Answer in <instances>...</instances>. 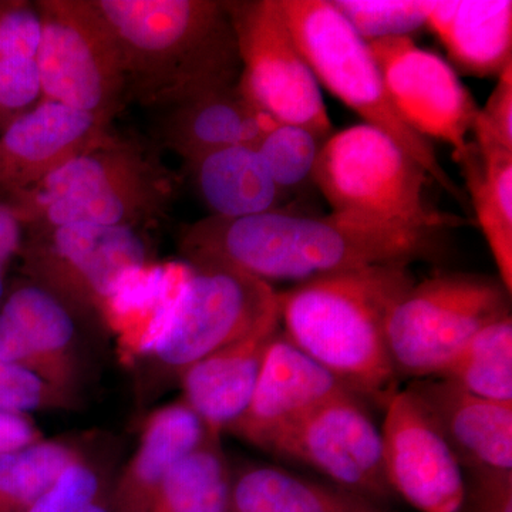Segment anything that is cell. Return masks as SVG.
Instances as JSON below:
<instances>
[{"mask_svg": "<svg viewBox=\"0 0 512 512\" xmlns=\"http://www.w3.org/2000/svg\"><path fill=\"white\" fill-rule=\"evenodd\" d=\"M211 434L183 400L148 413L136 450L117 473L113 512H150L173 468Z\"/></svg>", "mask_w": 512, "mask_h": 512, "instance_id": "obj_20", "label": "cell"}, {"mask_svg": "<svg viewBox=\"0 0 512 512\" xmlns=\"http://www.w3.org/2000/svg\"><path fill=\"white\" fill-rule=\"evenodd\" d=\"M410 265L366 266L279 292L282 333L366 403L396 392L387 322L416 279Z\"/></svg>", "mask_w": 512, "mask_h": 512, "instance_id": "obj_2", "label": "cell"}, {"mask_svg": "<svg viewBox=\"0 0 512 512\" xmlns=\"http://www.w3.org/2000/svg\"><path fill=\"white\" fill-rule=\"evenodd\" d=\"M83 439H43L0 456V512H29L76 460Z\"/></svg>", "mask_w": 512, "mask_h": 512, "instance_id": "obj_29", "label": "cell"}, {"mask_svg": "<svg viewBox=\"0 0 512 512\" xmlns=\"http://www.w3.org/2000/svg\"><path fill=\"white\" fill-rule=\"evenodd\" d=\"M42 42V19L36 3L23 0L3 2L0 10V59H35Z\"/></svg>", "mask_w": 512, "mask_h": 512, "instance_id": "obj_34", "label": "cell"}, {"mask_svg": "<svg viewBox=\"0 0 512 512\" xmlns=\"http://www.w3.org/2000/svg\"><path fill=\"white\" fill-rule=\"evenodd\" d=\"M23 235L25 229L18 212L3 195H0V305L8 291L10 265L19 258Z\"/></svg>", "mask_w": 512, "mask_h": 512, "instance_id": "obj_37", "label": "cell"}, {"mask_svg": "<svg viewBox=\"0 0 512 512\" xmlns=\"http://www.w3.org/2000/svg\"><path fill=\"white\" fill-rule=\"evenodd\" d=\"M286 25L313 76L367 126L387 134L448 194L463 201L436 148L414 133L397 113L386 84L365 42L332 0H279Z\"/></svg>", "mask_w": 512, "mask_h": 512, "instance_id": "obj_6", "label": "cell"}, {"mask_svg": "<svg viewBox=\"0 0 512 512\" xmlns=\"http://www.w3.org/2000/svg\"><path fill=\"white\" fill-rule=\"evenodd\" d=\"M45 439L30 414L0 412V456Z\"/></svg>", "mask_w": 512, "mask_h": 512, "instance_id": "obj_38", "label": "cell"}, {"mask_svg": "<svg viewBox=\"0 0 512 512\" xmlns=\"http://www.w3.org/2000/svg\"><path fill=\"white\" fill-rule=\"evenodd\" d=\"M443 434L463 471H512V403L494 402L439 377L406 387Z\"/></svg>", "mask_w": 512, "mask_h": 512, "instance_id": "obj_18", "label": "cell"}, {"mask_svg": "<svg viewBox=\"0 0 512 512\" xmlns=\"http://www.w3.org/2000/svg\"><path fill=\"white\" fill-rule=\"evenodd\" d=\"M3 8V2H0V10Z\"/></svg>", "mask_w": 512, "mask_h": 512, "instance_id": "obj_39", "label": "cell"}, {"mask_svg": "<svg viewBox=\"0 0 512 512\" xmlns=\"http://www.w3.org/2000/svg\"><path fill=\"white\" fill-rule=\"evenodd\" d=\"M281 332V315L244 338L215 350L188 367L178 380L181 397L211 433H228L247 410L266 353Z\"/></svg>", "mask_w": 512, "mask_h": 512, "instance_id": "obj_19", "label": "cell"}, {"mask_svg": "<svg viewBox=\"0 0 512 512\" xmlns=\"http://www.w3.org/2000/svg\"><path fill=\"white\" fill-rule=\"evenodd\" d=\"M83 328L56 296L23 278L8 286L0 305V359L82 399Z\"/></svg>", "mask_w": 512, "mask_h": 512, "instance_id": "obj_15", "label": "cell"}, {"mask_svg": "<svg viewBox=\"0 0 512 512\" xmlns=\"http://www.w3.org/2000/svg\"><path fill=\"white\" fill-rule=\"evenodd\" d=\"M429 180L399 144L365 123L333 131L313 175L332 212L433 231L463 225V218L430 207L424 195Z\"/></svg>", "mask_w": 512, "mask_h": 512, "instance_id": "obj_7", "label": "cell"}, {"mask_svg": "<svg viewBox=\"0 0 512 512\" xmlns=\"http://www.w3.org/2000/svg\"><path fill=\"white\" fill-rule=\"evenodd\" d=\"M83 399L63 392L35 373L0 359V412H73Z\"/></svg>", "mask_w": 512, "mask_h": 512, "instance_id": "obj_32", "label": "cell"}, {"mask_svg": "<svg viewBox=\"0 0 512 512\" xmlns=\"http://www.w3.org/2000/svg\"><path fill=\"white\" fill-rule=\"evenodd\" d=\"M94 2L120 46L127 103L167 110L238 84L242 64L227 2Z\"/></svg>", "mask_w": 512, "mask_h": 512, "instance_id": "obj_3", "label": "cell"}, {"mask_svg": "<svg viewBox=\"0 0 512 512\" xmlns=\"http://www.w3.org/2000/svg\"><path fill=\"white\" fill-rule=\"evenodd\" d=\"M42 42L36 63L43 99L111 124L126 99L120 46L94 0H39Z\"/></svg>", "mask_w": 512, "mask_h": 512, "instance_id": "obj_10", "label": "cell"}, {"mask_svg": "<svg viewBox=\"0 0 512 512\" xmlns=\"http://www.w3.org/2000/svg\"><path fill=\"white\" fill-rule=\"evenodd\" d=\"M266 453L382 507L396 497L384 470L382 430L355 393L340 394L296 421Z\"/></svg>", "mask_w": 512, "mask_h": 512, "instance_id": "obj_12", "label": "cell"}, {"mask_svg": "<svg viewBox=\"0 0 512 512\" xmlns=\"http://www.w3.org/2000/svg\"><path fill=\"white\" fill-rule=\"evenodd\" d=\"M436 377L474 396L512 403L511 315L478 330Z\"/></svg>", "mask_w": 512, "mask_h": 512, "instance_id": "obj_28", "label": "cell"}, {"mask_svg": "<svg viewBox=\"0 0 512 512\" xmlns=\"http://www.w3.org/2000/svg\"><path fill=\"white\" fill-rule=\"evenodd\" d=\"M144 228L66 224L25 229L23 276L52 293L86 328H109L114 299L153 262Z\"/></svg>", "mask_w": 512, "mask_h": 512, "instance_id": "obj_8", "label": "cell"}, {"mask_svg": "<svg viewBox=\"0 0 512 512\" xmlns=\"http://www.w3.org/2000/svg\"><path fill=\"white\" fill-rule=\"evenodd\" d=\"M275 124L234 84L165 110L158 134L163 147L187 163L221 148H255Z\"/></svg>", "mask_w": 512, "mask_h": 512, "instance_id": "obj_21", "label": "cell"}, {"mask_svg": "<svg viewBox=\"0 0 512 512\" xmlns=\"http://www.w3.org/2000/svg\"><path fill=\"white\" fill-rule=\"evenodd\" d=\"M471 131L478 147L512 151V64L497 77V86L478 109Z\"/></svg>", "mask_w": 512, "mask_h": 512, "instance_id": "obj_35", "label": "cell"}, {"mask_svg": "<svg viewBox=\"0 0 512 512\" xmlns=\"http://www.w3.org/2000/svg\"><path fill=\"white\" fill-rule=\"evenodd\" d=\"M110 136L99 117L43 100L0 134V195L30 190Z\"/></svg>", "mask_w": 512, "mask_h": 512, "instance_id": "obj_17", "label": "cell"}, {"mask_svg": "<svg viewBox=\"0 0 512 512\" xmlns=\"http://www.w3.org/2000/svg\"><path fill=\"white\" fill-rule=\"evenodd\" d=\"M187 271L158 318L134 370L137 406L146 409L202 357L279 316V291L232 266L185 262Z\"/></svg>", "mask_w": 512, "mask_h": 512, "instance_id": "obj_4", "label": "cell"}, {"mask_svg": "<svg viewBox=\"0 0 512 512\" xmlns=\"http://www.w3.org/2000/svg\"><path fill=\"white\" fill-rule=\"evenodd\" d=\"M501 281L473 274H439L416 282L387 322V345L400 379L436 377L478 330L511 315Z\"/></svg>", "mask_w": 512, "mask_h": 512, "instance_id": "obj_9", "label": "cell"}, {"mask_svg": "<svg viewBox=\"0 0 512 512\" xmlns=\"http://www.w3.org/2000/svg\"><path fill=\"white\" fill-rule=\"evenodd\" d=\"M384 470L394 495L420 512H460L464 473L443 434L409 390L384 404Z\"/></svg>", "mask_w": 512, "mask_h": 512, "instance_id": "obj_14", "label": "cell"}, {"mask_svg": "<svg viewBox=\"0 0 512 512\" xmlns=\"http://www.w3.org/2000/svg\"><path fill=\"white\" fill-rule=\"evenodd\" d=\"M228 512H389L382 505L272 464H231Z\"/></svg>", "mask_w": 512, "mask_h": 512, "instance_id": "obj_24", "label": "cell"}, {"mask_svg": "<svg viewBox=\"0 0 512 512\" xmlns=\"http://www.w3.org/2000/svg\"><path fill=\"white\" fill-rule=\"evenodd\" d=\"M43 100L42 82L35 59H0V134Z\"/></svg>", "mask_w": 512, "mask_h": 512, "instance_id": "obj_33", "label": "cell"}, {"mask_svg": "<svg viewBox=\"0 0 512 512\" xmlns=\"http://www.w3.org/2000/svg\"><path fill=\"white\" fill-rule=\"evenodd\" d=\"M184 168L210 217L293 212L254 147L221 148L187 161Z\"/></svg>", "mask_w": 512, "mask_h": 512, "instance_id": "obj_22", "label": "cell"}, {"mask_svg": "<svg viewBox=\"0 0 512 512\" xmlns=\"http://www.w3.org/2000/svg\"><path fill=\"white\" fill-rule=\"evenodd\" d=\"M426 28L470 76L498 77L512 64V2H431Z\"/></svg>", "mask_w": 512, "mask_h": 512, "instance_id": "obj_23", "label": "cell"}, {"mask_svg": "<svg viewBox=\"0 0 512 512\" xmlns=\"http://www.w3.org/2000/svg\"><path fill=\"white\" fill-rule=\"evenodd\" d=\"M346 392L348 387L296 348L281 330L266 353L247 410L228 434L266 453L296 421Z\"/></svg>", "mask_w": 512, "mask_h": 512, "instance_id": "obj_16", "label": "cell"}, {"mask_svg": "<svg viewBox=\"0 0 512 512\" xmlns=\"http://www.w3.org/2000/svg\"><path fill=\"white\" fill-rule=\"evenodd\" d=\"M323 143L325 140H320L308 128L276 123L266 131L255 150L276 187L292 200L312 185L315 187L313 175Z\"/></svg>", "mask_w": 512, "mask_h": 512, "instance_id": "obj_30", "label": "cell"}, {"mask_svg": "<svg viewBox=\"0 0 512 512\" xmlns=\"http://www.w3.org/2000/svg\"><path fill=\"white\" fill-rule=\"evenodd\" d=\"M444 231L384 224L332 212L275 211L242 218L210 217L184 227L185 262L232 266L271 285H301L323 276L440 254Z\"/></svg>", "mask_w": 512, "mask_h": 512, "instance_id": "obj_1", "label": "cell"}, {"mask_svg": "<svg viewBox=\"0 0 512 512\" xmlns=\"http://www.w3.org/2000/svg\"><path fill=\"white\" fill-rule=\"evenodd\" d=\"M501 284L512 292V151L467 146L454 154Z\"/></svg>", "mask_w": 512, "mask_h": 512, "instance_id": "obj_25", "label": "cell"}, {"mask_svg": "<svg viewBox=\"0 0 512 512\" xmlns=\"http://www.w3.org/2000/svg\"><path fill=\"white\" fill-rule=\"evenodd\" d=\"M463 473L464 501L460 512H512V471Z\"/></svg>", "mask_w": 512, "mask_h": 512, "instance_id": "obj_36", "label": "cell"}, {"mask_svg": "<svg viewBox=\"0 0 512 512\" xmlns=\"http://www.w3.org/2000/svg\"><path fill=\"white\" fill-rule=\"evenodd\" d=\"M227 8L241 57L239 89L275 123L305 127L326 140L333 133L328 109L279 0L227 2Z\"/></svg>", "mask_w": 512, "mask_h": 512, "instance_id": "obj_11", "label": "cell"}, {"mask_svg": "<svg viewBox=\"0 0 512 512\" xmlns=\"http://www.w3.org/2000/svg\"><path fill=\"white\" fill-rule=\"evenodd\" d=\"M357 35L367 43L412 35L426 28L431 2L332 0Z\"/></svg>", "mask_w": 512, "mask_h": 512, "instance_id": "obj_31", "label": "cell"}, {"mask_svg": "<svg viewBox=\"0 0 512 512\" xmlns=\"http://www.w3.org/2000/svg\"><path fill=\"white\" fill-rule=\"evenodd\" d=\"M369 47L404 123L426 140L443 141L460 153L478 107L453 67L409 36L376 40Z\"/></svg>", "mask_w": 512, "mask_h": 512, "instance_id": "obj_13", "label": "cell"}, {"mask_svg": "<svg viewBox=\"0 0 512 512\" xmlns=\"http://www.w3.org/2000/svg\"><path fill=\"white\" fill-rule=\"evenodd\" d=\"M231 463L211 434L167 477L150 512H228Z\"/></svg>", "mask_w": 512, "mask_h": 512, "instance_id": "obj_27", "label": "cell"}, {"mask_svg": "<svg viewBox=\"0 0 512 512\" xmlns=\"http://www.w3.org/2000/svg\"><path fill=\"white\" fill-rule=\"evenodd\" d=\"M177 178L156 151L111 136L28 191L5 197L23 229L97 224L147 229L163 220Z\"/></svg>", "mask_w": 512, "mask_h": 512, "instance_id": "obj_5", "label": "cell"}, {"mask_svg": "<svg viewBox=\"0 0 512 512\" xmlns=\"http://www.w3.org/2000/svg\"><path fill=\"white\" fill-rule=\"evenodd\" d=\"M120 447L106 434H86L84 446L29 512H113Z\"/></svg>", "mask_w": 512, "mask_h": 512, "instance_id": "obj_26", "label": "cell"}]
</instances>
